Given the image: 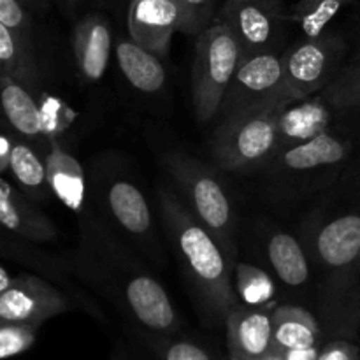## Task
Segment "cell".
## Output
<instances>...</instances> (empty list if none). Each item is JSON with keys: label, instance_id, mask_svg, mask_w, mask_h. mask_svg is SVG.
Returning <instances> with one entry per match:
<instances>
[{"label": "cell", "instance_id": "21", "mask_svg": "<svg viewBox=\"0 0 360 360\" xmlns=\"http://www.w3.org/2000/svg\"><path fill=\"white\" fill-rule=\"evenodd\" d=\"M115 55L120 70L134 90L151 95L165 86L167 76L160 56L137 44L130 35L115 42Z\"/></svg>", "mask_w": 360, "mask_h": 360}, {"label": "cell", "instance_id": "11", "mask_svg": "<svg viewBox=\"0 0 360 360\" xmlns=\"http://www.w3.org/2000/svg\"><path fill=\"white\" fill-rule=\"evenodd\" d=\"M322 326L334 338L357 340L360 330V252L347 267L323 274L319 287Z\"/></svg>", "mask_w": 360, "mask_h": 360}, {"label": "cell", "instance_id": "39", "mask_svg": "<svg viewBox=\"0 0 360 360\" xmlns=\"http://www.w3.org/2000/svg\"><path fill=\"white\" fill-rule=\"evenodd\" d=\"M255 360H285V352H281V350H278V348L271 347L269 350L266 352V354L260 355V357L255 359Z\"/></svg>", "mask_w": 360, "mask_h": 360}, {"label": "cell", "instance_id": "12", "mask_svg": "<svg viewBox=\"0 0 360 360\" xmlns=\"http://www.w3.org/2000/svg\"><path fill=\"white\" fill-rule=\"evenodd\" d=\"M70 309V299L35 274L14 276L13 283L0 294V326L27 323L41 327L46 320Z\"/></svg>", "mask_w": 360, "mask_h": 360}, {"label": "cell", "instance_id": "37", "mask_svg": "<svg viewBox=\"0 0 360 360\" xmlns=\"http://www.w3.org/2000/svg\"><path fill=\"white\" fill-rule=\"evenodd\" d=\"M11 148H13V144H9V141L6 137H0V171L9 167Z\"/></svg>", "mask_w": 360, "mask_h": 360}, {"label": "cell", "instance_id": "29", "mask_svg": "<svg viewBox=\"0 0 360 360\" xmlns=\"http://www.w3.org/2000/svg\"><path fill=\"white\" fill-rule=\"evenodd\" d=\"M39 327L27 323H2L0 326V360L16 357L34 347Z\"/></svg>", "mask_w": 360, "mask_h": 360}, {"label": "cell", "instance_id": "14", "mask_svg": "<svg viewBox=\"0 0 360 360\" xmlns=\"http://www.w3.org/2000/svg\"><path fill=\"white\" fill-rule=\"evenodd\" d=\"M104 200L115 224L148 255L160 257L150 204L139 186L125 178L112 179L105 188Z\"/></svg>", "mask_w": 360, "mask_h": 360}, {"label": "cell", "instance_id": "26", "mask_svg": "<svg viewBox=\"0 0 360 360\" xmlns=\"http://www.w3.org/2000/svg\"><path fill=\"white\" fill-rule=\"evenodd\" d=\"M238 301L253 308H264L269 304L276 295V287L269 273L259 266L248 262H236L232 273Z\"/></svg>", "mask_w": 360, "mask_h": 360}, {"label": "cell", "instance_id": "23", "mask_svg": "<svg viewBox=\"0 0 360 360\" xmlns=\"http://www.w3.org/2000/svg\"><path fill=\"white\" fill-rule=\"evenodd\" d=\"M271 320H273V347L281 352L316 347L322 336V326L316 316L301 306H278L271 313Z\"/></svg>", "mask_w": 360, "mask_h": 360}, {"label": "cell", "instance_id": "36", "mask_svg": "<svg viewBox=\"0 0 360 360\" xmlns=\"http://www.w3.org/2000/svg\"><path fill=\"white\" fill-rule=\"evenodd\" d=\"M83 2L84 0H58L60 7H62V11L65 13V16H69V18L77 16V11H79L81 4Z\"/></svg>", "mask_w": 360, "mask_h": 360}, {"label": "cell", "instance_id": "15", "mask_svg": "<svg viewBox=\"0 0 360 360\" xmlns=\"http://www.w3.org/2000/svg\"><path fill=\"white\" fill-rule=\"evenodd\" d=\"M338 112H341L340 109L333 108L320 94L285 105L278 116V151L308 143L320 134L338 127Z\"/></svg>", "mask_w": 360, "mask_h": 360}, {"label": "cell", "instance_id": "38", "mask_svg": "<svg viewBox=\"0 0 360 360\" xmlns=\"http://www.w3.org/2000/svg\"><path fill=\"white\" fill-rule=\"evenodd\" d=\"M13 280H14V276H11L9 271H7L6 267L0 266V294H2V292H6L7 288L11 287Z\"/></svg>", "mask_w": 360, "mask_h": 360}, {"label": "cell", "instance_id": "19", "mask_svg": "<svg viewBox=\"0 0 360 360\" xmlns=\"http://www.w3.org/2000/svg\"><path fill=\"white\" fill-rule=\"evenodd\" d=\"M49 144L51 150L46 157V172L51 193L63 202V206L81 214L86 210V179L83 165L53 137L49 139Z\"/></svg>", "mask_w": 360, "mask_h": 360}, {"label": "cell", "instance_id": "13", "mask_svg": "<svg viewBox=\"0 0 360 360\" xmlns=\"http://www.w3.org/2000/svg\"><path fill=\"white\" fill-rule=\"evenodd\" d=\"M127 27L137 44L160 58H167L176 32L188 34L186 14L176 0H130Z\"/></svg>", "mask_w": 360, "mask_h": 360}, {"label": "cell", "instance_id": "31", "mask_svg": "<svg viewBox=\"0 0 360 360\" xmlns=\"http://www.w3.org/2000/svg\"><path fill=\"white\" fill-rule=\"evenodd\" d=\"M185 11L188 21V35H199L213 20L214 0H176Z\"/></svg>", "mask_w": 360, "mask_h": 360}, {"label": "cell", "instance_id": "4", "mask_svg": "<svg viewBox=\"0 0 360 360\" xmlns=\"http://www.w3.org/2000/svg\"><path fill=\"white\" fill-rule=\"evenodd\" d=\"M299 239L309 264L323 274L354 262L360 252V150L316 197Z\"/></svg>", "mask_w": 360, "mask_h": 360}, {"label": "cell", "instance_id": "2", "mask_svg": "<svg viewBox=\"0 0 360 360\" xmlns=\"http://www.w3.org/2000/svg\"><path fill=\"white\" fill-rule=\"evenodd\" d=\"M158 204L165 234L197 304L211 322H225L232 306L239 302L232 283L234 266L174 190L160 186Z\"/></svg>", "mask_w": 360, "mask_h": 360}, {"label": "cell", "instance_id": "30", "mask_svg": "<svg viewBox=\"0 0 360 360\" xmlns=\"http://www.w3.org/2000/svg\"><path fill=\"white\" fill-rule=\"evenodd\" d=\"M0 23L32 44V20L28 7L21 0H0Z\"/></svg>", "mask_w": 360, "mask_h": 360}, {"label": "cell", "instance_id": "18", "mask_svg": "<svg viewBox=\"0 0 360 360\" xmlns=\"http://www.w3.org/2000/svg\"><path fill=\"white\" fill-rule=\"evenodd\" d=\"M0 225L34 243H51L58 238L55 224L23 193L0 178Z\"/></svg>", "mask_w": 360, "mask_h": 360}, {"label": "cell", "instance_id": "43", "mask_svg": "<svg viewBox=\"0 0 360 360\" xmlns=\"http://www.w3.org/2000/svg\"><path fill=\"white\" fill-rule=\"evenodd\" d=\"M359 340H360V330H359Z\"/></svg>", "mask_w": 360, "mask_h": 360}, {"label": "cell", "instance_id": "1", "mask_svg": "<svg viewBox=\"0 0 360 360\" xmlns=\"http://www.w3.org/2000/svg\"><path fill=\"white\" fill-rule=\"evenodd\" d=\"M77 217L81 220L76 257L79 280L108 294L144 329L162 334L178 329V313L153 274L88 210Z\"/></svg>", "mask_w": 360, "mask_h": 360}, {"label": "cell", "instance_id": "20", "mask_svg": "<svg viewBox=\"0 0 360 360\" xmlns=\"http://www.w3.org/2000/svg\"><path fill=\"white\" fill-rule=\"evenodd\" d=\"M264 255L271 271L288 288H301L311 280V264L301 239L273 231L264 239Z\"/></svg>", "mask_w": 360, "mask_h": 360}, {"label": "cell", "instance_id": "33", "mask_svg": "<svg viewBox=\"0 0 360 360\" xmlns=\"http://www.w3.org/2000/svg\"><path fill=\"white\" fill-rule=\"evenodd\" d=\"M165 360H211L206 352L197 345L188 343V341H176L165 347L164 350Z\"/></svg>", "mask_w": 360, "mask_h": 360}, {"label": "cell", "instance_id": "3", "mask_svg": "<svg viewBox=\"0 0 360 360\" xmlns=\"http://www.w3.org/2000/svg\"><path fill=\"white\" fill-rule=\"evenodd\" d=\"M359 150V137L354 132L334 127L308 143L276 151L255 174L269 202L297 204L316 199L333 185Z\"/></svg>", "mask_w": 360, "mask_h": 360}, {"label": "cell", "instance_id": "7", "mask_svg": "<svg viewBox=\"0 0 360 360\" xmlns=\"http://www.w3.org/2000/svg\"><path fill=\"white\" fill-rule=\"evenodd\" d=\"M241 62V49L231 28L211 23L197 35L192 70V105L199 123L218 116L232 77Z\"/></svg>", "mask_w": 360, "mask_h": 360}, {"label": "cell", "instance_id": "16", "mask_svg": "<svg viewBox=\"0 0 360 360\" xmlns=\"http://www.w3.org/2000/svg\"><path fill=\"white\" fill-rule=\"evenodd\" d=\"M112 46L115 39L108 18L90 13L77 20L72 32V48L77 74L84 83L102 81L109 67Z\"/></svg>", "mask_w": 360, "mask_h": 360}, {"label": "cell", "instance_id": "8", "mask_svg": "<svg viewBox=\"0 0 360 360\" xmlns=\"http://www.w3.org/2000/svg\"><path fill=\"white\" fill-rule=\"evenodd\" d=\"M295 101L285 76V51L243 56L218 111L220 122L267 105Z\"/></svg>", "mask_w": 360, "mask_h": 360}, {"label": "cell", "instance_id": "22", "mask_svg": "<svg viewBox=\"0 0 360 360\" xmlns=\"http://www.w3.org/2000/svg\"><path fill=\"white\" fill-rule=\"evenodd\" d=\"M0 105L7 122L21 136L39 137L48 134L44 109L21 81L7 74H0Z\"/></svg>", "mask_w": 360, "mask_h": 360}, {"label": "cell", "instance_id": "41", "mask_svg": "<svg viewBox=\"0 0 360 360\" xmlns=\"http://www.w3.org/2000/svg\"><path fill=\"white\" fill-rule=\"evenodd\" d=\"M352 62H360V46L357 48V51H355L354 60H352Z\"/></svg>", "mask_w": 360, "mask_h": 360}, {"label": "cell", "instance_id": "28", "mask_svg": "<svg viewBox=\"0 0 360 360\" xmlns=\"http://www.w3.org/2000/svg\"><path fill=\"white\" fill-rule=\"evenodd\" d=\"M320 95L340 111L360 109V62L343 65V69L320 91Z\"/></svg>", "mask_w": 360, "mask_h": 360}, {"label": "cell", "instance_id": "5", "mask_svg": "<svg viewBox=\"0 0 360 360\" xmlns=\"http://www.w3.org/2000/svg\"><path fill=\"white\" fill-rule=\"evenodd\" d=\"M160 165L179 190L183 202L211 232L232 266H236L238 221L229 190L214 169L179 150L162 151Z\"/></svg>", "mask_w": 360, "mask_h": 360}, {"label": "cell", "instance_id": "17", "mask_svg": "<svg viewBox=\"0 0 360 360\" xmlns=\"http://www.w3.org/2000/svg\"><path fill=\"white\" fill-rule=\"evenodd\" d=\"M225 327L232 357L255 360L273 347V320L264 308L238 302L229 311Z\"/></svg>", "mask_w": 360, "mask_h": 360}, {"label": "cell", "instance_id": "27", "mask_svg": "<svg viewBox=\"0 0 360 360\" xmlns=\"http://www.w3.org/2000/svg\"><path fill=\"white\" fill-rule=\"evenodd\" d=\"M30 46V42L0 23V74H7L21 83L37 79V67Z\"/></svg>", "mask_w": 360, "mask_h": 360}, {"label": "cell", "instance_id": "34", "mask_svg": "<svg viewBox=\"0 0 360 360\" xmlns=\"http://www.w3.org/2000/svg\"><path fill=\"white\" fill-rule=\"evenodd\" d=\"M319 347L294 348V350L285 352V360H316L319 359Z\"/></svg>", "mask_w": 360, "mask_h": 360}, {"label": "cell", "instance_id": "40", "mask_svg": "<svg viewBox=\"0 0 360 360\" xmlns=\"http://www.w3.org/2000/svg\"><path fill=\"white\" fill-rule=\"evenodd\" d=\"M27 7H41L44 4V0H21Z\"/></svg>", "mask_w": 360, "mask_h": 360}, {"label": "cell", "instance_id": "25", "mask_svg": "<svg viewBox=\"0 0 360 360\" xmlns=\"http://www.w3.org/2000/svg\"><path fill=\"white\" fill-rule=\"evenodd\" d=\"M9 169L18 179L23 190H27L34 199L42 200L51 192L46 172V162L37 157L34 150L27 144H13L9 157Z\"/></svg>", "mask_w": 360, "mask_h": 360}, {"label": "cell", "instance_id": "24", "mask_svg": "<svg viewBox=\"0 0 360 360\" xmlns=\"http://www.w3.org/2000/svg\"><path fill=\"white\" fill-rule=\"evenodd\" d=\"M350 2L352 0H297L288 13V23L299 28L302 39L319 37L327 32L330 21Z\"/></svg>", "mask_w": 360, "mask_h": 360}, {"label": "cell", "instance_id": "35", "mask_svg": "<svg viewBox=\"0 0 360 360\" xmlns=\"http://www.w3.org/2000/svg\"><path fill=\"white\" fill-rule=\"evenodd\" d=\"M95 2H97V6L102 7V9L112 11V13H120V11H123L125 7L129 9L130 0H95Z\"/></svg>", "mask_w": 360, "mask_h": 360}, {"label": "cell", "instance_id": "42", "mask_svg": "<svg viewBox=\"0 0 360 360\" xmlns=\"http://www.w3.org/2000/svg\"><path fill=\"white\" fill-rule=\"evenodd\" d=\"M231 360H241V359H238V357H232V355H231Z\"/></svg>", "mask_w": 360, "mask_h": 360}, {"label": "cell", "instance_id": "6", "mask_svg": "<svg viewBox=\"0 0 360 360\" xmlns=\"http://www.w3.org/2000/svg\"><path fill=\"white\" fill-rule=\"evenodd\" d=\"M288 104L281 102L218 122L211 136V157L218 169L255 174L267 164L278 151V116Z\"/></svg>", "mask_w": 360, "mask_h": 360}, {"label": "cell", "instance_id": "32", "mask_svg": "<svg viewBox=\"0 0 360 360\" xmlns=\"http://www.w3.org/2000/svg\"><path fill=\"white\" fill-rule=\"evenodd\" d=\"M316 360H360V350L352 340L334 338L320 350Z\"/></svg>", "mask_w": 360, "mask_h": 360}, {"label": "cell", "instance_id": "9", "mask_svg": "<svg viewBox=\"0 0 360 360\" xmlns=\"http://www.w3.org/2000/svg\"><path fill=\"white\" fill-rule=\"evenodd\" d=\"M347 42L336 32L302 39L285 51V76L295 101L319 95L343 69Z\"/></svg>", "mask_w": 360, "mask_h": 360}, {"label": "cell", "instance_id": "10", "mask_svg": "<svg viewBox=\"0 0 360 360\" xmlns=\"http://www.w3.org/2000/svg\"><path fill=\"white\" fill-rule=\"evenodd\" d=\"M234 34L243 56L278 51L288 23L281 0H225L221 18Z\"/></svg>", "mask_w": 360, "mask_h": 360}]
</instances>
